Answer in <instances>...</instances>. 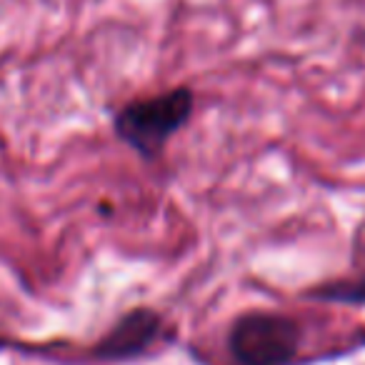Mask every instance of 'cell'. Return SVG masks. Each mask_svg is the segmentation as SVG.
Listing matches in <instances>:
<instances>
[{"mask_svg": "<svg viewBox=\"0 0 365 365\" xmlns=\"http://www.w3.org/2000/svg\"><path fill=\"white\" fill-rule=\"evenodd\" d=\"M193 113V93L188 88L135 101L115 115V133L143 155H155Z\"/></svg>", "mask_w": 365, "mask_h": 365, "instance_id": "obj_1", "label": "cell"}, {"mask_svg": "<svg viewBox=\"0 0 365 365\" xmlns=\"http://www.w3.org/2000/svg\"><path fill=\"white\" fill-rule=\"evenodd\" d=\"M298 345V325L275 313H245L228 333V348L240 365H288Z\"/></svg>", "mask_w": 365, "mask_h": 365, "instance_id": "obj_2", "label": "cell"}, {"mask_svg": "<svg viewBox=\"0 0 365 365\" xmlns=\"http://www.w3.org/2000/svg\"><path fill=\"white\" fill-rule=\"evenodd\" d=\"M163 320L148 308H138L120 318L113 330L96 345V355L106 360H125L145 353L160 335Z\"/></svg>", "mask_w": 365, "mask_h": 365, "instance_id": "obj_3", "label": "cell"}, {"mask_svg": "<svg viewBox=\"0 0 365 365\" xmlns=\"http://www.w3.org/2000/svg\"><path fill=\"white\" fill-rule=\"evenodd\" d=\"M313 295L323 300H338V303H365V280L363 283L325 285L323 290H318Z\"/></svg>", "mask_w": 365, "mask_h": 365, "instance_id": "obj_4", "label": "cell"}]
</instances>
